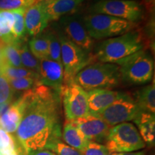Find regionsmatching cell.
<instances>
[{
    "label": "cell",
    "mask_w": 155,
    "mask_h": 155,
    "mask_svg": "<svg viewBox=\"0 0 155 155\" xmlns=\"http://www.w3.org/2000/svg\"><path fill=\"white\" fill-rule=\"evenodd\" d=\"M21 96L25 108L16 139L27 154L43 150L50 141L61 139V94L38 84Z\"/></svg>",
    "instance_id": "cell-1"
},
{
    "label": "cell",
    "mask_w": 155,
    "mask_h": 155,
    "mask_svg": "<svg viewBox=\"0 0 155 155\" xmlns=\"http://www.w3.org/2000/svg\"><path fill=\"white\" fill-rule=\"evenodd\" d=\"M144 48V43L140 32L134 29L100 42L96 47L95 58L101 63L119 64Z\"/></svg>",
    "instance_id": "cell-2"
},
{
    "label": "cell",
    "mask_w": 155,
    "mask_h": 155,
    "mask_svg": "<svg viewBox=\"0 0 155 155\" xmlns=\"http://www.w3.org/2000/svg\"><path fill=\"white\" fill-rule=\"evenodd\" d=\"M121 78L117 64L98 63L89 64L75 75L73 82L86 91L95 89H110L119 86Z\"/></svg>",
    "instance_id": "cell-3"
},
{
    "label": "cell",
    "mask_w": 155,
    "mask_h": 155,
    "mask_svg": "<svg viewBox=\"0 0 155 155\" xmlns=\"http://www.w3.org/2000/svg\"><path fill=\"white\" fill-rule=\"evenodd\" d=\"M83 20L88 35L95 40L119 36L137 26L135 23L102 14L87 15Z\"/></svg>",
    "instance_id": "cell-4"
},
{
    "label": "cell",
    "mask_w": 155,
    "mask_h": 155,
    "mask_svg": "<svg viewBox=\"0 0 155 155\" xmlns=\"http://www.w3.org/2000/svg\"><path fill=\"white\" fill-rule=\"evenodd\" d=\"M55 26V25H54ZM53 28L61 42V62L64 71L63 84L72 83L73 78L81 69L91 63L90 54L73 43L64 35L57 25Z\"/></svg>",
    "instance_id": "cell-5"
},
{
    "label": "cell",
    "mask_w": 155,
    "mask_h": 155,
    "mask_svg": "<svg viewBox=\"0 0 155 155\" xmlns=\"http://www.w3.org/2000/svg\"><path fill=\"white\" fill-rule=\"evenodd\" d=\"M117 65L120 67L121 81L139 85L150 82L154 72V61L146 50H141Z\"/></svg>",
    "instance_id": "cell-6"
},
{
    "label": "cell",
    "mask_w": 155,
    "mask_h": 155,
    "mask_svg": "<svg viewBox=\"0 0 155 155\" xmlns=\"http://www.w3.org/2000/svg\"><path fill=\"white\" fill-rule=\"evenodd\" d=\"M105 147L110 154L131 152L144 148L145 143L137 128L132 124L124 122L111 127Z\"/></svg>",
    "instance_id": "cell-7"
},
{
    "label": "cell",
    "mask_w": 155,
    "mask_h": 155,
    "mask_svg": "<svg viewBox=\"0 0 155 155\" xmlns=\"http://www.w3.org/2000/svg\"><path fill=\"white\" fill-rule=\"evenodd\" d=\"M89 12L91 14L110 15L135 24L144 17L143 6L135 0H101L91 6Z\"/></svg>",
    "instance_id": "cell-8"
},
{
    "label": "cell",
    "mask_w": 155,
    "mask_h": 155,
    "mask_svg": "<svg viewBox=\"0 0 155 155\" xmlns=\"http://www.w3.org/2000/svg\"><path fill=\"white\" fill-rule=\"evenodd\" d=\"M61 96L67 121H73L89 114L88 94L78 85L73 82L63 84Z\"/></svg>",
    "instance_id": "cell-9"
},
{
    "label": "cell",
    "mask_w": 155,
    "mask_h": 155,
    "mask_svg": "<svg viewBox=\"0 0 155 155\" xmlns=\"http://www.w3.org/2000/svg\"><path fill=\"white\" fill-rule=\"evenodd\" d=\"M140 112L135 98L125 93L123 96L106 108L98 116L112 127L119 124L133 121Z\"/></svg>",
    "instance_id": "cell-10"
},
{
    "label": "cell",
    "mask_w": 155,
    "mask_h": 155,
    "mask_svg": "<svg viewBox=\"0 0 155 155\" xmlns=\"http://www.w3.org/2000/svg\"><path fill=\"white\" fill-rule=\"evenodd\" d=\"M57 26L71 41L91 54L94 45V40L87 32L82 17L78 15L63 17Z\"/></svg>",
    "instance_id": "cell-11"
},
{
    "label": "cell",
    "mask_w": 155,
    "mask_h": 155,
    "mask_svg": "<svg viewBox=\"0 0 155 155\" xmlns=\"http://www.w3.org/2000/svg\"><path fill=\"white\" fill-rule=\"evenodd\" d=\"M72 121L82 134L89 141H106L111 127L98 116L88 114Z\"/></svg>",
    "instance_id": "cell-12"
},
{
    "label": "cell",
    "mask_w": 155,
    "mask_h": 155,
    "mask_svg": "<svg viewBox=\"0 0 155 155\" xmlns=\"http://www.w3.org/2000/svg\"><path fill=\"white\" fill-rule=\"evenodd\" d=\"M38 84L43 85L61 94L64 82L63 65L50 58L40 60Z\"/></svg>",
    "instance_id": "cell-13"
},
{
    "label": "cell",
    "mask_w": 155,
    "mask_h": 155,
    "mask_svg": "<svg viewBox=\"0 0 155 155\" xmlns=\"http://www.w3.org/2000/svg\"><path fill=\"white\" fill-rule=\"evenodd\" d=\"M48 22L45 12L42 0H37L25 10V25L28 35L35 37L47 29Z\"/></svg>",
    "instance_id": "cell-14"
},
{
    "label": "cell",
    "mask_w": 155,
    "mask_h": 155,
    "mask_svg": "<svg viewBox=\"0 0 155 155\" xmlns=\"http://www.w3.org/2000/svg\"><path fill=\"white\" fill-rule=\"evenodd\" d=\"M86 0H42L48 22L59 20L61 17L73 15Z\"/></svg>",
    "instance_id": "cell-15"
},
{
    "label": "cell",
    "mask_w": 155,
    "mask_h": 155,
    "mask_svg": "<svg viewBox=\"0 0 155 155\" xmlns=\"http://www.w3.org/2000/svg\"><path fill=\"white\" fill-rule=\"evenodd\" d=\"M89 114L98 116L106 108L124 95V92L110 89H95L87 91Z\"/></svg>",
    "instance_id": "cell-16"
},
{
    "label": "cell",
    "mask_w": 155,
    "mask_h": 155,
    "mask_svg": "<svg viewBox=\"0 0 155 155\" xmlns=\"http://www.w3.org/2000/svg\"><path fill=\"white\" fill-rule=\"evenodd\" d=\"M25 108V104L22 96L9 104L5 113L0 116V129L9 134L16 132L22 120Z\"/></svg>",
    "instance_id": "cell-17"
},
{
    "label": "cell",
    "mask_w": 155,
    "mask_h": 155,
    "mask_svg": "<svg viewBox=\"0 0 155 155\" xmlns=\"http://www.w3.org/2000/svg\"><path fill=\"white\" fill-rule=\"evenodd\" d=\"M133 121L138 127L139 133L144 143L153 146L155 142L154 114L141 111Z\"/></svg>",
    "instance_id": "cell-18"
},
{
    "label": "cell",
    "mask_w": 155,
    "mask_h": 155,
    "mask_svg": "<svg viewBox=\"0 0 155 155\" xmlns=\"http://www.w3.org/2000/svg\"><path fill=\"white\" fill-rule=\"evenodd\" d=\"M63 138L68 145L82 152L89 141L71 121H67L64 125Z\"/></svg>",
    "instance_id": "cell-19"
},
{
    "label": "cell",
    "mask_w": 155,
    "mask_h": 155,
    "mask_svg": "<svg viewBox=\"0 0 155 155\" xmlns=\"http://www.w3.org/2000/svg\"><path fill=\"white\" fill-rule=\"evenodd\" d=\"M141 111L154 114L155 113V85L153 83L145 86L137 93L135 98Z\"/></svg>",
    "instance_id": "cell-20"
},
{
    "label": "cell",
    "mask_w": 155,
    "mask_h": 155,
    "mask_svg": "<svg viewBox=\"0 0 155 155\" xmlns=\"http://www.w3.org/2000/svg\"><path fill=\"white\" fill-rule=\"evenodd\" d=\"M15 17L11 11L0 9V39L5 44L15 43L12 35V28Z\"/></svg>",
    "instance_id": "cell-21"
},
{
    "label": "cell",
    "mask_w": 155,
    "mask_h": 155,
    "mask_svg": "<svg viewBox=\"0 0 155 155\" xmlns=\"http://www.w3.org/2000/svg\"><path fill=\"white\" fill-rule=\"evenodd\" d=\"M43 33L48 41L49 58L62 64L61 42L55 30L52 28L45 29L43 31Z\"/></svg>",
    "instance_id": "cell-22"
},
{
    "label": "cell",
    "mask_w": 155,
    "mask_h": 155,
    "mask_svg": "<svg viewBox=\"0 0 155 155\" xmlns=\"http://www.w3.org/2000/svg\"><path fill=\"white\" fill-rule=\"evenodd\" d=\"M28 46L32 53L39 61L49 58L48 41L43 32L31 39L29 41Z\"/></svg>",
    "instance_id": "cell-23"
},
{
    "label": "cell",
    "mask_w": 155,
    "mask_h": 155,
    "mask_svg": "<svg viewBox=\"0 0 155 155\" xmlns=\"http://www.w3.org/2000/svg\"><path fill=\"white\" fill-rule=\"evenodd\" d=\"M18 51L21 63L25 68L31 70L38 73L40 65V61L34 56L25 41L19 42Z\"/></svg>",
    "instance_id": "cell-24"
},
{
    "label": "cell",
    "mask_w": 155,
    "mask_h": 155,
    "mask_svg": "<svg viewBox=\"0 0 155 155\" xmlns=\"http://www.w3.org/2000/svg\"><path fill=\"white\" fill-rule=\"evenodd\" d=\"M0 74L3 75L8 80L21 78H34L38 80V73L25 68L11 67L5 63H2L0 65Z\"/></svg>",
    "instance_id": "cell-25"
},
{
    "label": "cell",
    "mask_w": 155,
    "mask_h": 155,
    "mask_svg": "<svg viewBox=\"0 0 155 155\" xmlns=\"http://www.w3.org/2000/svg\"><path fill=\"white\" fill-rule=\"evenodd\" d=\"M26 9H17L11 11L15 17V23L12 28V35L15 42L25 41L26 29L25 25V12Z\"/></svg>",
    "instance_id": "cell-26"
},
{
    "label": "cell",
    "mask_w": 155,
    "mask_h": 155,
    "mask_svg": "<svg viewBox=\"0 0 155 155\" xmlns=\"http://www.w3.org/2000/svg\"><path fill=\"white\" fill-rule=\"evenodd\" d=\"M18 43L5 44L3 48L4 63L11 67L23 68L18 51Z\"/></svg>",
    "instance_id": "cell-27"
},
{
    "label": "cell",
    "mask_w": 155,
    "mask_h": 155,
    "mask_svg": "<svg viewBox=\"0 0 155 155\" xmlns=\"http://www.w3.org/2000/svg\"><path fill=\"white\" fill-rule=\"evenodd\" d=\"M45 149L51 151L56 155H83L82 152L63 142L61 139L50 141Z\"/></svg>",
    "instance_id": "cell-28"
},
{
    "label": "cell",
    "mask_w": 155,
    "mask_h": 155,
    "mask_svg": "<svg viewBox=\"0 0 155 155\" xmlns=\"http://www.w3.org/2000/svg\"><path fill=\"white\" fill-rule=\"evenodd\" d=\"M19 141L11 134L0 129V153L2 155H10L16 151Z\"/></svg>",
    "instance_id": "cell-29"
},
{
    "label": "cell",
    "mask_w": 155,
    "mask_h": 155,
    "mask_svg": "<svg viewBox=\"0 0 155 155\" xmlns=\"http://www.w3.org/2000/svg\"><path fill=\"white\" fill-rule=\"evenodd\" d=\"M9 82L14 92H25L32 89L38 84V78H34L9 79Z\"/></svg>",
    "instance_id": "cell-30"
},
{
    "label": "cell",
    "mask_w": 155,
    "mask_h": 155,
    "mask_svg": "<svg viewBox=\"0 0 155 155\" xmlns=\"http://www.w3.org/2000/svg\"><path fill=\"white\" fill-rule=\"evenodd\" d=\"M37 0H0V9L13 11L17 9H27Z\"/></svg>",
    "instance_id": "cell-31"
},
{
    "label": "cell",
    "mask_w": 155,
    "mask_h": 155,
    "mask_svg": "<svg viewBox=\"0 0 155 155\" xmlns=\"http://www.w3.org/2000/svg\"><path fill=\"white\" fill-rule=\"evenodd\" d=\"M14 91L9 84V80L0 74V104H10Z\"/></svg>",
    "instance_id": "cell-32"
},
{
    "label": "cell",
    "mask_w": 155,
    "mask_h": 155,
    "mask_svg": "<svg viewBox=\"0 0 155 155\" xmlns=\"http://www.w3.org/2000/svg\"><path fill=\"white\" fill-rule=\"evenodd\" d=\"M83 155H109L107 148L103 145L94 141H88V144L83 151Z\"/></svg>",
    "instance_id": "cell-33"
},
{
    "label": "cell",
    "mask_w": 155,
    "mask_h": 155,
    "mask_svg": "<svg viewBox=\"0 0 155 155\" xmlns=\"http://www.w3.org/2000/svg\"><path fill=\"white\" fill-rule=\"evenodd\" d=\"M143 4L149 15H154L155 0H142Z\"/></svg>",
    "instance_id": "cell-34"
},
{
    "label": "cell",
    "mask_w": 155,
    "mask_h": 155,
    "mask_svg": "<svg viewBox=\"0 0 155 155\" xmlns=\"http://www.w3.org/2000/svg\"><path fill=\"white\" fill-rule=\"evenodd\" d=\"M28 155H56V154L53 152H51V151L43 149V150H36V151H33V152H31L30 153H28Z\"/></svg>",
    "instance_id": "cell-35"
},
{
    "label": "cell",
    "mask_w": 155,
    "mask_h": 155,
    "mask_svg": "<svg viewBox=\"0 0 155 155\" xmlns=\"http://www.w3.org/2000/svg\"><path fill=\"white\" fill-rule=\"evenodd\" d=\"M109 155H145L144 152H120V153H112Z\"/></svg>",
    "instance_id": "cell-36"
},
{
    "label": "cell",
    "mask_w": 155,
    "mask_h": 155,
    "mask_svg": "<svg viewBox=\"0 0 155 155\" xmlns=\"http://www.w3.org/2000/svg\"><path fill=\"white\" fill-rule=\"evenodd\" d=\"M5 43L0 39V65L4 63L3 61V48L5 47Z\"/></svg>",
    "instance_id": "cell-37"
},
{
    "label": "cell",
    "mask_w": 155,
    "mask_h": 155,
    "mask_svg": "<svg viewBox=\"0 0 155 155\" xmlns=\"http://www.w3.org/2000/svg\"><path fill=\"white\" fill-rule=\"evenodd\" d=\"M9 104H0V116L5 113V111L7 109Z\"/></svg>",
    "instance_id": "cell-38"
},
{
    "label": "cell",
    "mask_w": 155,
    "mask_h": 155,
    "mask_svg": "<svg viewBox=\"0 0 155 155\" xmlns=\"http://www.w3.org/2000/svg\"><path fill=\"white\" fill-rule=\"evenodd\" d=\"M96 2H98V1H101V0H96Z\"/></svg>",
    "instance_id": "cell-39"
},
{
    "label": "cell",
    "mask_w": 155,
    "mask_h": 155,
    "mask_svg": "<svg viewBox=\"0 0 155 155\" xmlns=\"http://www.w3.org/2000/svg\"><path fill=\"white\" fill-rule=\"evenodd\" d=\"M0 155H2V154H1V153H0Z\"/></svg>",
    "instance_id": "cell-40"
}]
</instances>
